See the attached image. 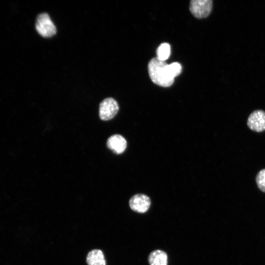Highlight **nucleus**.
I'll use <instances>...</instances> for the list:
<instances>
[{
  "label": "nucleus",
  "instance_id": "6e6552de",
  "mask_svg": "<svg viewBox=\"0 0 265 265\" xmlns=\"http://www.w3.org/2000/svg\"><path fill=\"white\" fill-rule=\"evenodd\" d=\"M148 261L150 265H167L168 256L165 251L157 249L149 254Z\"/></svg>",
  "mask_w": 265,
  "mask_h": 265
},
{
  "label": "nucleus",
  "instance_id": "20e7f679",
  "mask_svg": "<svg viewBox=\"0 0 265 265\" xmlns=\"http://www.w3.org/2000/svg\"><path fill=\"white\" fill-rule=\"evenodd\" d=\"M118 110L119 105L116 100L112 98H107L100 104L99 116L102 120H109L116 115Z\"/></svg>",
  "mask_w": 265,
  "mask_h": 265
},
{
  "label": "nucleus",
  "instance_id": "9b49d317",
  "mask_svg": "<svg viewBox=\"0 0 265 265\" xmlns=\"http://www.w3.org/2000/svg\"><path fill=\"white\" fill-rule=\"evenodd\" d=\"M166 69L169 75L174 79L180 75L182 70V66L178 62L167 64Z\"/></svg>",
  "mask_w": 265,
  "mask_h": 265
},
{
  "label": "nucleus",
  "instance_id": "f8f14e48",
  "mask_svg": "<svg viewBox=\"0 0 265 265\" xmlns=\"http://www.w3.org/2000/svg\"><path fill=\"white\" fill-rule=\"evenodd\" d=\"M256 181L258 188L265 192V169L260 170L257 174Z\"/></svg>",
  "mask_w": 265,
  "mask_h": 265
},
{
  "label": "nucleus",
  "instance_id": "423d86ee",
  "mask_svg": "<svg viewBox=\"0 0 265 265\" xmlns=\"http://www.w3.org/2000/svg\"><path fill=\"white\" fill-rule=\"evenodd\" d=\"M247 124L249 128L256 132L265 131V111L256 110L249 116Z\"/></svg>",
  "mask_w": 265,
  "mask_h": 265
},
{
  "label": "nucleus",
  "instance_id": "7ed1b4c3",
  "mask_svg": "<svg viewBox=\"0 0 265 265\" xmlns=\"http://www.w3.org/2000/svg\"><path fill=\"white\" fill-rule=\"evenodd\" d=\"M212 7V0H192L190 1L189 10L196 18H204L210 15Z\"/></svg>",
  "mask_w": 265,
  "mask_h": 265
},
{
  "label": "nucleus",
  "instance_id": "9d476101",
  "mask_svg": "<svg viewBox=\"0 0 265 265\" xmlns=\"http://www.w3.org/2000/svg\"><path fill=\"white\" fill-rule=\"evenodd\" d=\"M157 55L159 59L164 61L167 59L171 53V48L170 45L167 43L161 44L157 50Z\"/></svg>",
  "mask_w": 265,
  "mask_h": 265
},
{
  "label": "nucleus",
  "instance_id": "39448f33",
  "mask_svg": "<svg viewBox=\"0 0 265 265\" xmlns=\"http://www.w3.org/2000/svg\"><path fill=\"white\" fill-rule=\"evenodd\" d=\"M151 206L150 198L143 194H136L129 200V206L133 211L143 213L147 212Z\"/></svg>",
  "mask_w": 265,
  "mask_h": 265
},
{
  "label": "nucleus",
  "instance_id": "f257e3e1",
  "mask_svg": "<svg viewBox=\"0 0 265 265\" xmlns=\"http://www.w3.org/2000/svg\"><path fill=\"white\" fill-rule=\"evenodd\" d=\"M166 65L164 61L157 57L153 58L149 62V75L152 81L156 84L162 87H169L173 83L174 79L169 75Z\"/></svg>",
  "mask_w": 265,
  "mask_h": 265
},
{
  "label": "nucleus",
  "instance_id": "0eeeda50",
  "mask_svg": "<svg viewBox=\"0 0 265 265\" xmlns=\"http://www.w3.org/2000/svg\"><path fill=\"white\" fill-rule=\"evenodd\" d=\"M107 147L116 154L123 153L127 147V141L125 138L120 134H114L107 139Z\"/></svg>",
  "mask_w": 265,
  "mask_h": 265
},
{
  "label": "nucleus",
  "instance_id": "f03ea898",
  "mask_svg": "<svg viewBox=\"0 0 265 265\" xmlns=\"http://www.w3.org/2000/svg\"><path fill=\"white\" fill-rule=\"evenodd\" d=\"M35 27L38 33L45 38L53 36L57 31L55 25L47 13H43L38 15Z\"/></svg>",
  "mask_w": 265,
  "mask_h": 265
},
{
  "label": "nucleus",
  "instance_id": "1a4fd4ad",
  "mask_svg": "<svg viewBox=\"0 0 265 265\" xmlns=\"http://www.w3.org/2000/svg\"><path fill=\"white\" fill-rule=\"evenodd\" d=\"M88 265H106V262L103 252L99 249L90 251L86 257Z\"/></svg>",
  "mask_w": 265,
  "mask_h": 265
}]
</instances>
